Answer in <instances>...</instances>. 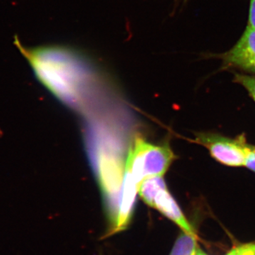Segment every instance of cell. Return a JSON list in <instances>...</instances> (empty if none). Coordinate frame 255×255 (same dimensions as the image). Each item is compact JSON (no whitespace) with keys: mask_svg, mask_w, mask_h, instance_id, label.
Here are the masks:
<instances>
[{"mask_svg":"<svg viewBox=\"0 0 255 255\" xmlns=\"http://www.w3.org/2000/svg\"><path fill=\"white\" fill-rule=\"evenodd\" d=\"M206 255L205 253H204V252L201 251L200 248H198L197 250H196L195 255Z\"/></svg>","mask_w":255,"mask_h":255,"instance_id":"8fae6325","label":"cell"},{"mask_svg":"<svg viewBox=\"0 0 255 255\" xmlns=\"http://www.w3.org/2000/svg\"><path fill=\"white\" fill-rule=\"evenodd\" d=\"M222 61L223 69H238L255 74V28L247 26L241 38L227 52L215 55Z\"/></svg>","mask_w":255,"mask_h":255,"instance_id":"5b68a950","label":"cell"},{"mask_svg":"<svg viewBox=\"0 0 255 255\" xmlns=\"http://www.w3.org/2000/svg\"><path fill=\"white\" fill-rule=\"evenodd\" d=\"M194 142L204 146L211 157L223 165L241 167L246 165L248 142L244 135L234 137L225 136L218 132H198Z\"/></svg>","mask_w":255,"mask_h":255,"instance_id":"277c9868","label":"cell"},{"mask_svg":"<svg viewBox=\"0 0 255 255\" xmlns=\"http://www.w3.org/2000/svg\"><path fill=\"white\" fill-rule=\"evenodd\" d=\"M225 255H255V243L240 245Z\"/></svg>","mask_w":255,"mask_h":255,"instance_id":"ba28073f","label":"cell"},{"mask_svg":"<svg viewBox=\"0 0 255 255\" xmlns=\"http://www.w3.org/2000/svg\"><path fill=\"white\" fill-rule=\"evenodd\" d=\"M196 235L189 234L183 231L174 243L169 255H194L197 250Z\"/></svg>","mask_w":255,"mask_h":255,"instance_id":"8992f818","label":"cell"},{"mask_svg":"<svg viewBox=\"0 0 255 255\" xmlns=\"http://www.w3.org/2000/svg\"><path fill=\"white\" fill-rule=\"evenodd\" d=\"M138 194L145 204L173 221L184 232L196 235L177 201L169 193L162 176L149 177L142 180L138 185Z\"/></svg>","mask_w":255,"mask_h":255,"instance_id":"3957f363","label":"cell"},{"mask_svg":"<svg viewBox=\"0 0 255 255\" xmlns=\"http://www.w3.org/2000/svg\"><path fill=\"white\" fill-rule=\"evenodd\" d=\"M233 82L242 85L255 102V76L235 73Z\"/></svg>","mask_w":255,"mask_h":255,"instance_id":"52a82bcc","label":"cell"},{"mask_svg":"<svg viewBox=\"0 0 255 255\" xmlns=\"http://www.w3.org/2000/svg\"><path fill=\"white\" fill-rule=\"evenodd\" d=\"M175 158L168 144L154 145L137 137L128 154L126 171L139 185L147 178L163 175Z\"/></svg>","mask_w":255,"mask_h":255,"instance_id":"7a4b0ae2","label":"cell"},{"mask_svg":"<svg viewBox=\"0 0 255 255\" xmlns=\"http://www.w3.org/2000/svg\"><path fill=\"white\" fill-rule=\"evenodd\" d=\"M14 44L27 60L36 78L70 108L85 112L102 91L105 75L86 57L68 47L28 48L15 36Z\"/></svg>","mask_w":255,"mask_h":255,"instance_id":"6da1fadb","label":"cell"},{"mask_svg":"<svg viewBox=\"0 0 255 255\" xmlns=\"http://www.w3.org/2000/svg\"><path fill=\"white\" fill-rule=\"evenodd\" d=\"M248 26L255 28V0H251Z\"/></svg>","mask_w":255,"mask_h":255,"instance_id":"30bf717a","label":"cell"},{"mask_svg":"<svg viewBox=\"0 0 255 255\" xmlns=\"http://www.w3.org/2000/svg\"><path fill=\"white\" fill-rule=\"evenodd\" d=\"M245 167L255 173V145H254L248 144V153H247Z\"/></svg>","mask_w":255,"mask_h":255,"instance_id":"9c48e42d","label":"cell"}]
</instances>
